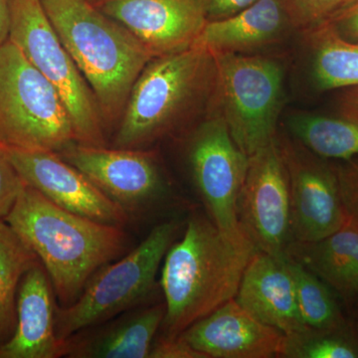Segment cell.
<instances>
[{"mask_svg": "<svg viewBox=\"0 0 358 358\" xmlns=\"http://www.w3.org/2000/svg\"><path fill=\"white\" fill-rule=\"evenodd\" d=\"M258 251L242 225L228 232L202 214L188 219L182 239L171 245L162 265L160 287L166 307L162 336L178 338L234 299Z\"/></svg>", "mask_w": 358, "mask_h": 358, "instance_id": "obj_1", "label": "cell"}, {"mask_svg": "<svg viewBox=\"0 0 358 358\" xmlns=\"http://www.w3.org/2000/svg\"><path fill=\"white\" fill-rule=\"evenodd\" d=\"M216 85L215 58L204 45L152 58L131 90L114 148L148 150L187 134L215 110Z\"/></svg>", "mask_w": 358, "mask_h": 358, "instance_id": "obj_2", "label": "cell"}, {"mask_svg": "<svg viewBox=\"0 0 358 358\" xmlns=\"http://www.w3.org/2000/svg\"><path fill=\"white\" fill-rule=\"evenodd\" d=\"M4 220L38 257L62 307L74 303L96 271L129 246L124 228L61 208L26 183Z\"/></svg>", "mask_w": 358, "mask_h": 358, "instance_id": "obj_3", "label": "cell"}, {"mask_svg": "<svg viewBox=\"0 0 358 358\" xmlns=\"http://www.w3.org/2000/svg\"><path fill=\"white\" fill-rule=\"evenodd\" d=\"M42 3L93 92L110 133L117 128L134 83L154 56L128 28L89 0H42Z\"/></svg>", "mask_w": 358, "mask_h": 358, "instance_id": "obj_4", "label": "cell"}, {"mask_svg": "<svg viewBox=\"0 0 358 358\" xmlns=\"http://www.w3.org/2000/svg\"><path fill=\"white\" fill-rule=\"evenodd\" d=\"M178 229V221H164L136 248L99 268L74 303L56 308L59 341L143 305Z\"/></svg>", "mask_w": 358, "mask_h": 358, "instance_id": "obj_5", "label": "cell"}, {"mask_svg": "<svg viewBox=\"0 0 358 358\" xmlns=\"http://www.w3.org/2000/svg\"><path fill=\"white\" fill-rule=\"evenodd\" d=\"M75 143L58 92L10 40L0 45V145L60 152Z\"/></svg>", "mask_w": 358, "mask_h": 358, "instance_id": "obj_6", "label": "cell"}, {"mask_svg": "<svg viewBox=\"0 0 358 358\" xmlns=\"http://www.w3.org/2000/svg\"><path fill=\"white\" fill-rule=\"evenodd\" d=\"M216 110L231 136L251 157L277 138L285 100V68L264 54L213 53Z\"/></svg>", "mask_w": 358, "mask_h": 358, "instance_id": "obj_7", "label": "cell"}, {"mask_svg": "<svg viewBox=\"0 0 358 358\" xmlns=\"http://www.w3.org/2000/svg\"><path fill=\"white\" fill-rule=\"evenodd\" d=\"M9 40L52 84L64 103L76 143L107 147L95 96L54 29L42 0H9Z\"/></svg>", "mask_w": 358, "mask_h": 358, "instance_id": "obj_8", "label": "cell"}, {"mask_svg": "<svg viewBox=\"0 0 358 358\" xmlns=\"http://www.w3.org/2000/svg\"><path fill=\"white\" fill-rule=\"evenodd\" d=\"M187 134L188 164L209 218L219 229H239L237 203L248 171V155L238 148L216 110Z\"/></svg>", "mask_w": 358, "mask_h": 358, "instance_id": "obj_9", "label": "cell"}, {"mask_svg": "<svg viewBox=\"0 0 358 358\" xmlns=\"http://www.w3.org/2000/svg\"><path fill=\"white\" fill-rule=\"evenodd\" d=\"M58 154L119 205L129 219L164 206L171 197L169 183L150 150L75 143Z\"/></svg>", "mask_w": 358, "mask_h": 358, "instance_id": "obj_10", "label": "cell"}, {"mask_svg": "<svg viewBox=\"0 0 358 358\" xmlns=\"http://www.w3.org/2000/svg\"><path fill=\"white\" fill-rule=\"evenodd\" d=\"M278 145L288 174L293 241L313 242L339 229L348 218L334 164L287 134Z\"/></svg>", "mask_w": 358, "mask_h": 358, "instance_id": "obj_11", "label": "cell"}, {"mask_svg": "<svg viewBox=\"0 0 358 358\" xmlns=\"http://www.w3.org/2000/svg\"><path fill=\"white\" fill-rule=\"evenodd\" d=\"M239 222L259 251L287 258L293 242L288 174L277 138L249 157L237 203Z\"/></svg>", "mask_w": 358, "mask_h": 358, "instance_id": "obj_12", "label": "cell"}, {"mask_svg": "<svg viewBox=\"0 0 358 358\" xmlns=\"http://www.w3.org/2000/svg\"><path fill=\"white\" fill-rule=\"evenodd\" d=\"M26 185L61 208L109 225L124 228L129 216L83 173L58 152L0 145Z\"/></svg>", "mask_w": 358, "mask_h": 358, "instance_id": "obj_13", "label": "cell"}, {"mask_svg": "<svg viewBox=\"0 0 358 358\" xmlns=\"http://www.w3.org/2000/svg\"><path fill=\"white\" fill-rule=\"evenodd\" d=\"M94 6L128 28L154 58L196 44L208 21L206 0H102Z\"/></svg>", "mask_w": 358, "mask_h": 358, "instance_id": "obj_14", "label": "cell"}, {"mask_svg": "<svg viewBox=\"0 0 358 358\" xmlns=\"http://www.w3.org/2000/svg\"><path fill=\"white\" fill-rule=\"evenodd\" d=\"M207 358H270L281 355L285 334L264 324L234 299L179 334Z\"/></svg>", "mask_w": 358, "mask_h": 358, "instance_id": "obj_15", "label": "cell"}, {"mask_svg": "<svg viewBox=\"0 0 358 358\" xmlns=\"http://www.w3.org/2000/svg\"><path fill=\"white\" fill-rule=\"evenodd\" d=\"M55 293L41 262L21 279L16 296L13 336L0 346V358L63 357V341L55 331Z\"/></svg>", "mask_w": 358, "mask_h": 358, "instance_id": "obj_16", "label": "cell"}, {"mask_svg": "<svg viewBox=\"0 0 358 358\" xmlns=\"http://www.w3.org/2000/svg\"><path fill=\"white\" fill-rule=\"evenodd\" d=\"M235 300L256 319L285 336L307 327L299 313L288 257L257 252L245 270Z\"/></svg>", "mask_w": 358, "mask_h": 358, "instance_id": "obj_17", "label": "cell"}, {"mask_svg": "<svg viewBox=\"0 0 358 358\" xmlns=\"http://www.w3.org/2000/svg\"><path fill=\"white\" fill-rule=\"evenodd\" d=\"M298 29L285 0H258L229 17L208 20L196 44L212 53L263 54Z\"/></svg>", "mask_w": 358, "mask_h": 358, "instance_id": "obj_18", "label": "cell"}, {"mask_svg": "<svg viewBox=\"0 0 358 358\" xmlns=\"http://www.w3.org/2000/svg\"><path fill=\"white\" fill-rule=\"evenodd\" d=\"M166 313L164 303L131 308L66 338L63 341V357L150 358Z\"/></svg>", "mask_w": 358, "mask_h": 358, "instance_id": "obj_19", "label": "cell"}, {"mask_svg": "<svg viewBox=\"0 0 358 358\" xmlns=\"http://www.w3.org/2000/svg\"><path fill=\"white\" fill-rule=\"evenodd\" d=\"M288 258L317 275L343 298L358 296V220L348 215L339 229L313 242L293 241Z\"/></svg>", "mask_w": 358, "mask_h": 358, "instance_id": "obj_20", "label": "cell"}, {"mask_svg": "<svg viewBox=\"0 0 358 358\" xmlns=\"http://www.w3.org/2000/svg\"><path fill=\"white\" fill-rule=\"evenodd\" d=\"M288 134L327 160L358 159V95L346 99L338 115L294 112L286 121Z\"/></svg>", "mask_w": 358, "mask_h": 358, "instance_id": "obj_21", "label": "cell"}, {"mask_svg": "<svg viewBox=\"0 0 358 358\" xmlns=\"http://www.w3.org/2000/svg\"><path fill=\"white\" fill-rule=\"evenodd\" d=\"M300 34L315 88L331 91L358 87V42L341 38L326 23Z\"/></svg>", "mask_w": 358, "mask_h": 358, "instance_id": "obj_22", "label": "cell"}, {"mask_svg": "<svg viewBox=\"0 0 358 358\" xmlns=\"http://www.w3.org/2000/svg\"><path fill=\"white\" fill-rule=\"evenodd\" d=\"M38 257L4 219H0V346L13 336L21 279Z\"/></svg>", "mask_w": 358, "mask_h": 358, "instance_id": "obj_23", "label": "cell"}, {"mask_svg": "<svg viewBox=\"0 0 358 358\" xmlns=\"http://www.w3.org/2000/svg\"><path fill=\"white\" fill-rule=\"evenodd\" d=\"M288 260L303 324L317 329H343L345 320L331 288L301 264L289 258Z\"/></svg>", "mask_w": 358, "mask_h": 358, "instance_id": "obj_24", "label": "cell"}, {"mask_svg": "<svg viewBox=\"0 0 358 358\" xmlns=\"http://www.w3.org/2000/svg\"><path fill=\"white\" fill-rule=\"evenodd\" d=\"M280 357L357 358L358 345L343 329L305 327L285 336Z\"/></svg>", "mask_w": 358, "mask_h": 358, "instance_id": "obj_25", "label": "cell"}, {"mask_svg": "<svg viewBox=\"0 0 358 358\" xmlns=\"http://www.w3.org/2000/svg\"><path fill=\"white\" fill-rule=\"evenodd\" d=\"M350 0H285L299 34L327 22Z\"/></svg>", "mask_w": 358, "mask_h": 358, "instance_id": "obj_26", "label": "cell"}, {"mask_svg": "<svg viewBox=\"0 0 358 358\" xmlns=\"http://www.w3.org/2000/svg\"><path fill=\"white\" fill-rule=\"evenodd\" d=\"M24 181L0 148V219H6L13 208Z\"/></svg>", "mask_w": 358, "mask_h": 358, "instance_id": "obj_27", "label": "cell"}, {"mask_svg": "<svg viewBox=\"0 0 358 358\" xmlns=\"http://www.w3.org/2000/svg\"><path fill=\"white\" fill-rule=\"evenodd\" d=\"M346 213L358 220V159L334 164Z\"/></svg>", "mask_w": 358, "mask_h": 358, "instance_id": "obj_28", "label": "cell"}, {"mask_svg": "<svg viewBox=\"0 0 358 358\" xmlns=\"http://www.w3.org/2000/svg\"><path fill=\"white\" fill-rule=\"evenodd\" d=\"M324 23L341 38L358 42V0H350Z\"/></svg>", "mask_w": 358, "mask_h": 358, "instance_id": "obj_29", "label": "cell"}, {"mask_svg": "<svg viewBox=\"0 0 358 358\" xmlns=\"http://www.w3.org/2000/svg\"><path fill=\"white\" fill-rule=\"evenodd\" d=\"M150 358H207L203 353L194 350L180 336L155 338Z\"/></svg>", "mask_w": 358, "mask_h": 358, "instance_id": "obj_30", "label": "cell"}, {"mask_svg": "<svg viewBox=\"0 0 358 358\" xmlns=\"http://www.w3.org/2000/svg\"><path fill=\"white\" fill-rule=\"evenodd\" d=\"M258 0H206L208 20H223L234 15Z\"/></svg>", "mask_w": 358, "mask_h": 358, "instance_id": "obj_31", "label": "cell"}, {"mask_svg": "<svg viewBox=\"0 0 358 358\" xmlns=\"http://www.w3.org/2000/svg\"><path fill=\"white\" fill-rule=\"evenodd\" d=\"M9 27H10L9 0H0V45L8 40Z\"/></svg>", "mask_w": 358, "mask_h": 358, "instance_id": "obj_32", "label": "cell"}, {"mask_svg": "<svg viewBox=\"0 0 358 358\" xmlns=\"http://www.w3.org/2000/svg\"><path fill=\"white\" fill-rule=\"evenodd\" d=\"M90 2H92L93 4H96L98 2L102 1V0H89Z\"/></svg>", "mask_w": 358, "mask_h": 358, "instance_id": "obj_33", "label": "cell"}, {"mask_svg": "<svg viewBox=\"0 0 358 358\" xmlns=\"http://www.w3.org/2000/svg\"><path fill=\"white\" fill-rule=\"evenodd\" d=\"M357 95H358V92H357Z\"/></svg>", "mask_w": 358, "mask_h": 358, "instance_id": "obj_34", "label": "cell"}, {"mask_svg": "<svg viewBox=\"0 0 358 358\" xmlns=\"http://www.w3.org/2000/svg\"><path fill=\"white\" fill-rule=\"evenodd\" d=\"M357 327H358V324H357Z\"/></svg>", "mask_w": 358, "mask_h": 358, "instance_id": "obj_35", "label": "cell"}]
</instances>
